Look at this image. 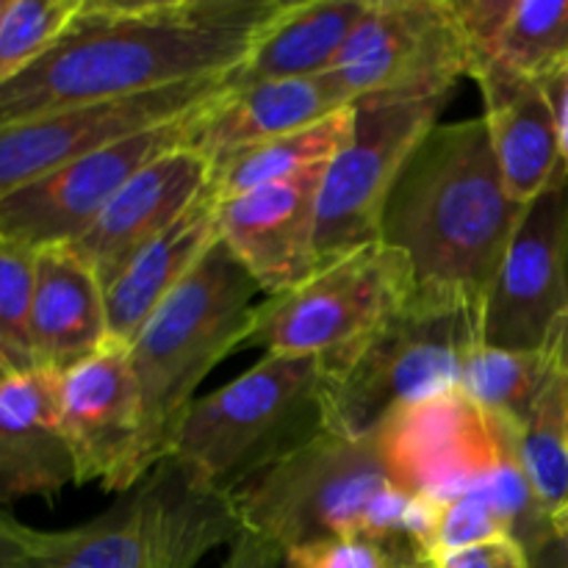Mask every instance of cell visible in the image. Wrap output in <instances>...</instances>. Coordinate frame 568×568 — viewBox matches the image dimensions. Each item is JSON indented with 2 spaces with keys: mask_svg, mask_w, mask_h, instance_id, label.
<instances>
[{
  "mask_svg": "<svg viewBox=\"0 0 568 568\" xmlns=\"http://www.w3.org/2000/svg\"><path fill=\"white\" fill-rule=\"evenodd\" d=\"M283 3L81 0L53 48L0 87V128L231 75Z\"/></svg>",
  "mask_w": 568,
  "mask_h": 568,
  "instance_id": "6da1fadb",
  "label": "cell"
},
{
  "mask_svg": "<svg viewBox=\"0 0 568 568\" xmlns=\"http://www.w3.org/2000/svg\"><path fill=\"white\" fill-rule=\"evenodd\" d=\"M527 205L505 186L483 116L436 125L388 194L381 242L399 250L416 286L483 305Z\"/></svg>",
  "mask_w": 568,
  "mask_h": 568,
  "instance_id": "7a4b0ae2",
  "label": "cell"
},
{
  "mask_svg": "<svg viewBox=\"0 0 568 568\" xmlns=\"http://www.w3.org/2000/svg\"><path fill=\"white\" fill-rule=\"evenodd\" d=\"M239 525L283 555L331 538L405 541L433 558L442 503L403 491L375 438L331 430L288 453L233 494Z\"/></svg>",
  "mask_w": 568,
  "mask_h": 568,
  "instance_id": "3957f363",
  "label": "cell"
},
{
  "mask_svg": "<svg viewBox=\"0 0 568 568\" xmlns=\"http://www.w3.org/2000/svg\"><path fill=\"white\" fill-rule=\"evenodd\" d=\"M261 286L216 239L175 292L128 344L142 399V460L150 471L170 458L178 425L197 386L247 338Z\"/></svg>",
  "mask_w": 568,
  "mask_h": 568,
  "instance_id": "277c9868",
  "label": "cell"
},
{
  "mask_svg": "<svg viewBox=\"0 0 568 568\" xmlns=\"http://www.w3.org/2000/svg\"><path fill=\"white\" fill-rule=\"evenodd\" d=\"M480 311L464 294L416 286L353 353L322 366L325 430L366 438L403 405L458 386L480 344Z\"/></svg>",
  "mask_w": 568,
  "mask_h": 568,
  "instance_id": "5b68a950",
  "label": "cell"
},
{
  "mask_svg": "<svg viewBox=\"0 0 568 568\" xmlns=\"http://www.w3.org/2000/svg\"><path fill=\"white\" fill-rule=\"evenodd\" d=\"M322 430V361L264 353L236 381L189 405L170 458L205 488L233 497Z\"/></svg>",
  "mask_w": 568,
  "mask_h": 568,
  "instance_id": "8992f818",
  "label": "cell"
},
{
  "mask_svg": "<svg viewBox=\"0 0 568 568\" xmlns=\"http://www.w3.org/2000/svg\"><path fill=\"white\" fill-rule=\"evenodd\" d=\"M239 530L233 499L166 458L100 516L44 532L26 568H194Z\"/></svg>",
  "mask_w": 568,
  "mask_h": 568,
  "instance_id": "52a82bcc",
  "label": "cell"
},
{
  "mask_svg": "<svg viewBox=\"0 0 568 568\" xmlns=\"http://www.w3.org/2000/svg\"><path fill=\"white\" fill-rule=\"evenodd\" d=\"M414 288V270L399 250L366 244L255 305L242 349L314 355L331 366L353 353Z\"/></svg>",
  "mask_w": 568,
  "mask_h": 568,
  "instance_id": "ba28073f",
  "label": "cell"
},
{
  "mask_svg": "<svg viewBox=\"0 0 568 568\" xmlns=\"http://www.w3.org/2000/svg\"><path fill=\"white\" fill-rule=\"evenodd\" d=\"M449 94L383 92L353 103V131L327 161L316 205L320 266L381 242L388 194Z\"/></svg>",
  "mask_w": 568,
  "mask_h": 568,
  "instance_id": "9c48e42d",
  "label": "cell"
},
{
  "mask_svg": "<svg viewBox=\"0 0 568 568\" xmlns=\"http://www.w3.org/2000/svg\"><path fill=\"white\" fill-rule=\"evenodd\" d=\"M347 103L366 94H453L471 53L449 0H372L325 72Z\"/></svg>",
  "mask_w": 568,
  "mask_h": 568,
  "instance_id": "30bf717a",
  "label": "cell"
},
{
  "mask_svg": "<svg viewBox=\"0 0 568 568\" xmlns=\"http://www.w3.org/2000/svg\"><path fill=\"white\" fill-rule=\"evenodd\" d=\"M566 331L568 172L527 205L483 300L480 342L514 353H541Z\"/></svg>",
  "mask_w": 568,
  "mask_h": 568,
  "instance_id": "8fae6325",
  "label": "cell"
},
{
  "mask_svg": "<svg viewBox=\"0 0 568 568\" xmlns=\"http://www.w3.org/2000/svg\"><path fill=\"white\" fill-rule=\"evenodd\" d=\"M209 103L164 125L105 144L0 197V236L31 250L75 244L142 166L192 144L197 116Z\"/></svg>",
  "mask_w": 568,
  "mask_h": 568,
  "instance_id": "7c38bea8",
  "label": "cell"
},
{
  "mask_svg": "<svg viewBox=\"0 0 568 568\" xmlns=\"http://www.w3.org/2000/svg\"><path fill=\"white\" fill-rule=\"evenodd\" d=\"M372 438L394 483L436 503L477 488L508 455L503 427L458 386L397 408Z\"/></svg>",
  "mask_w": 568,
  "mask_h": 568,
  "instance_id": "4fadbf2b",
  "label": "cell"
},
{
  "mask_svg": "<svg viewBox=\"0 0 568 568\" xmlns=\"http://www.w3.org/2000/svg\"><path fill=\"white\" fill-rule=\"evenodd\" d=\"M225 89L227 75H222L3 125L0 128V197L105 144L178 120L214 100Z\"/></svg>",
  "mask_w": 568,
  "mask_h": 568,
  "instance_id": "5bb4252c",
  "label": "cell"
},
{
  "mask_svg": "<svg viewBox=\"0 0 568 568\" xmlns=\"http://www.w3.org/2000/svg\"><path fill=\"white\" fill-rule=\"evenodd\" d=\"M59 416L75 458V486L100 483L128 494L148 477L142 460V399L128 347L109 342L59 372Z\"/></svg>",
  "mask_w": 568,
  "mask_h": 568,
  "instance_id": "9a60e30c",
  "label": "cell"
},
{
  "mask_svg": "<svg viewBox=\"0 0 568 568\" xmlns=\"http://www.w3.org/2000/svg\"><path fill=\"white\" fill-rule=\"evenodd\" d=\"M325 166L216 203L220 239L266 297L300 286L320 270L316 205Z\"/></svg>",
  "mask_w": 568,
  "mask_h": 568,
  "instance_id": "2e32d148",
  "label": "cell"
},
{
  "mask_svg": "<svg viewBox=\"0 0 568 568\" xmlns=\"http://www.w3.org/2000/svg\"><path fill=\"white\" fill-rule=\"evenodd\" d=\"M209 181L211 159L203 150L194 144L170 150L142 166L70 247L92 266L105 286L139 250L170 231L197 203Z\"/></svg>",
  "mask_w": 568,
  "mask_h": 568,
  "instance_id": "e0dca14e",
  "label": "cell"
},
{
  "mask_svg": "<svg viewBox=\"0 0 568 568\" xmlns=\"http://www.w3.org/2000/svg\"><path fill=\"white\" fill-rule=\"evenodd\" d=\"M75 486L59 416V372H17L0 383V505L55 499Z\"/></svg>",
  "mask_w": 568,
  "mask_h": 568,
  "instance_id": "ac0fdd59",
  "label": "cell"
},
{
  "mask_svg": "<svg viewBox=\"0 0 568 568\" xmlns=\"http://www.w3.org/2000/svg\"><path fill=\"white\" fill-rule=\"evenodd\" d=\"M471 78L483 94V120L505 186L530 205L566 172L558 116L544 78H527L497 64H480Z\"/></svg>",
  "mask_w": 568,
  "mask_h": 568,
  "instance_id": "d6986e66",
  "label": "cell"
},
{
  "mask_svg": "<svg viewBox=\"0 0 568 568\" xmlns=\"http://www.w3.org/2000/svg\"><path fill=\"white\" fill-rule=\"evenodd\" d=\"M111 342L103 283L70 247L37 250L31 349L37 369L64 372Z\"/></svg>",
  "mask_w": 568,
  "mask_h": 568,
  "instance_id": "ffe728a7",
  "label": "cell"
},
{
  "mask_svg": "<svg viewBox=\"0 0 568 568\" xmlns=\"http://www.w3.org/2000/svg\"><path fill=\"white\" fill-rule=\"evenodd\" d=\"M347 105L353 103L338 94L327 75L225 89L197 116L192 144L214 164L216 159L247 144L316 125Z\"/></svg>",
  "mask_w": 568,
  "mask_h": 568,
  "instance_id": "44dd1931",
  "label": "cell"
},
{
  "mask_svg": "<svg viewBox=\"0 0 568 568\" xmlns=\"http://www.w3.org/2000/svg\"><path fill=\"white\" fill-rule=\"evenodd\" d=\"M220 239L216 225V197L205 189L197 203L159 239L139 250L120 275L103 286L105 316H109L111 342H133L144 322L161 303L175 292L178 283L197 266V261Z\"/></svg>",
  "mask_w": 568,
  "mask_h": 568,
  "instance_id": "7402d4cb",
  "label": "cell"
},
{
  "mask_svg": "<svg viewBox=\"0 0 568 568\" xmlns=\"http://www.w3.org/2000/svg\"><path fill=\"white\" fill-rule=\"evenodd\" d=\"M369 9L372 0H286L227 75V89L325 75Z\"/></svg>",
  "mask_w": 568,
  "mask_h": 568,
  "instance_id": "603a6c76",
  "label": "cell"
},
{
  "mask_svg": "<svg viewBox=\"0 0 568 568\" xmlns=\"http://www.w3.org/2000/svg\"><path fill=\"white\" fill-rule=\"evenodd\" d=\"M349 131H353V105L316 125L233 150L211 164V194L216 203H225L266 183L286 181L314 166H325L344 148Z\"/></svg>",
  "mask_w": 568,
  "mask_h": 568,
  "instance_id": "cb8c5ba5",
  "label": "cell"
},
{
  "mask_svg": "<svg viewBox=\"0 0 568 568\" xmlns=\"http://www.w3.org/2000/svg\"><path fill=\"white\" fill-rule=\"evenodd\" d=\"M564 336L555 347L541 353H514L480 342L466 358L458 388L494 422L521 427L558 372Z\"/></svg>",
  "mask_w": 568,
  "mask_h": 568,
  "instance_id": "d4e9b609",
  "label": "cell"
},
{
  "mask_svg": "<svg viewBox=\"0 0 568 568\" xmlns=\"http://www.w3.org/2000/svg\"><path fill=\"white\" fill-rule=\"evenodd\" d=\"M568 61V0H510L486 53L475 61L547 78ZM471 78V75H469Z\"/></svg>",
  "mask_w": 568,
  "mask_h": 568,
  "instance_id": "484cf974",
  "label": "cell"
},
{
  "mask_svg": "<svg viewBox=\"0 0 568 568\" xmlns=\"http://www.w3.org/2000/svg\"><path fill=\"white\" fill-rule=\"evenodd\" d=\"M81 0H9L0 22V87L42 59L67 31Z\"/></svg>",
  "mask_w": 568,
  "mask_h": 568,
  "instance_id": "4316f807",
  "label": "cell"
},
{
  "mask_svg": "<svg viewBox=\"0 0 568 568\" xmlns=\"http://www.w3.org/2000/svg\"><path fill=\"white\" fill-rule=\"evenodd\" d=\"M37 250L0 236V353L17 372L37 369L31 349V303Z\"/></svg>",
  "mask_w": 568,
  "mask_h": 568,
  "instance_id": "83f0119b",
  "label": "cell"
},
{
  "mask_svg": "<svg viewBox=\"0 0 568 568\" xmlns=\"http://www.w3.org/2000/svg\"><path fill=\"white\" fill-rule=\"evenodd\" d=\"M283 568H430V558L414 544L358 536L294 549Z\"/></svg>",
  "mask_w": 568,
  "mask_h": 568,
  "instance_id": "f1b7e54d",
  "label": "cell"
},
{
  "mask_svg": "<svg viewBox=\"0 0 568 568\" xmlns=\"http://www.w3.org/2000/svg\"><path fill=\"white\" fill-rule=\"evenodd\" d=\"M505 536H510V530L503 521V516L497 514V508L488 503V497L480 488H471V491L460 494V497L442 503L436 538H433V558Z\"/></svg>",
  "mask_w": 568,
  "mask_h": 568,
  "instance_id": "f546056e",
  "label": "cell"
},
{
  "mask_svg": "<svg viewBox=\"0 0 568 568\" xmlns=\"http://www.w3.org/2000/svg\"><path fill=\"white\" fill-rule=\"evenodd\" d=\"M430 568H532L530 555L516 538H494V541L475 544L458 552L438 555L430 560Z\"/></svg>",
  "mask_w": 568,
  "mask_h": 568,
  "instance_id": "4dcf8cb0",
  "label": "cell"
},
{
  "mask_svg": "<svg viewBox=\"0 0 568 568\" xmlns=\"http://www.w3.org/2000/svg\"><path fill=\"white\" fill-rule=\"evenodd\" d=\"M48 530H33L0 510V568H26L44 541Z\"/></svg>",
  "mask_w": 568,
  "mask_h": 568,
  "instance_id": "1f68e13d",
  "label": "cell"
},
{
  "mask_svg": "<svg viewBox=\"0 0 568 568\" xmlns=\"http://www.w3.org/2000/svg\"><path fill=\"white\" fill-rule=\"evenodd\" d=\"M283 564H286V555L275 544L242 527L239 536L233 538L231 549H227L222 568H283Z\"/></svg>",
  "mask_w": 568,
  "mask_h": 568,
  "instance_id": "d6a6232c",
  "label": "cell"
},
{
  "mask_svg": "<svg viewBox=\"0 0 568 568\" xmlns=\"http://www.w3.org/2000/svg\"><path fill=\"white\" fill-rule=\"evenodd\" d=\"M549 89V98L555 103V116H558V133H560V150H564V164L568 172V61L560 64L552 75L544 78Z\"/></svg>",
  "mask_w": 568,
  "mask_h": 568,
  "instance_id": "836d02e7",
  "label": "cell"
},
{
  "mask_svg": "<svg viewBox=\"0 0 568 568\" xmlns=\"http://www.w3.org/2000/svg\"><path fill=\"white\" fill-rule=\"evenodd\" d=\"M532 568H568V541L560 536L547 538L538 549L530 552Z\"/></svg>",
  "mask_w": 568,
  "mask_h": 568,
  "instance_id": "e575fe53",
  "label": "cell"
},
{
  "mask_svg": "<svg viewBox=\"0 0 568 568\" xmlns=\"http://www.w3.org/2000/svg\"><path fill=\"white\" fill-rule=\"evenodd\" d=\"M552 527H555V536L566 538V541H568V499H566L564 508H560L558 514L552 516Z\"/></svg>",
  "mask_w": 568,
  "mask_h": 568,
  "instance_id": "d590c367",
  "label": "cell"
},
{
  "mask_svg": "<svg viewBox=\"0 0 568 568\" xmlns=\"http://www.w3.org/2000/svg\"><path fill=\"white\" fill-rule=\"evenodd\" d=\"M11 375H17V369H14V366H11V361L6 358L3 353H0V383H3L6 377H11Z\"/></svg>",
  "mask_w": 568,
  "mask_h": 568,
  "instance_id": "8d00e7d4",
  "label": "cell"
},
{
  "mask_svg": "<svg viewBox=\"0 0 568 568\" xmlns=\"http://www.w3.org/2000/svg\"><path fill=\"white\" fill-rule=\"evenodd\" d=\"M6 9H9V0H0V22H3V14Z\"/></svg>",
  "mask_w": 568,
  "mask_h": 568,
  "instance_id": "74e56055",
  "label": "cell"
},
{
  "mask_svg": "<svg viewBox=\"0 0 568 568\" xmlns=\"http://www.w3.org/2000/svg\"><path fill=\"white\" fill-rule=\"evenodd\" d=\"M566 444H568V419H566Z\"/></svg>",
  "mask_w": 568,
  "mask_h": 568,
  "instance_id": "f35d334b",
  "label": "cell"
}]
</instances>
